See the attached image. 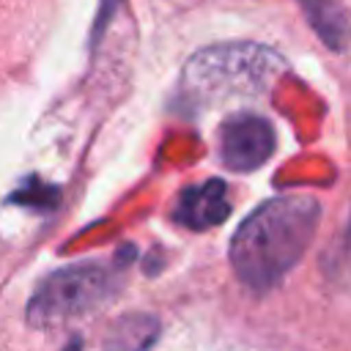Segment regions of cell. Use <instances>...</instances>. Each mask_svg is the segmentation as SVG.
I'll return each mask as SVG.
<instances>
[{
	"instance_id": "6da1fadb",
	"label": "cell",
	"mask_w": 351,
	"mask_h": 351,
	"mask_svg": "<svg viewBox=\"0 0 351 351\" xmlns=\"http://www.w3.org/2000/svg\"><path fill=\"white\" fill-rule=\"evenodd\" d=\"M321 219V206L310 195H277L258 206L233 233V274L252 291L274 288L307 252Z\"/></svg>"
},
{
	"instance_id": "7a4b0ae2",
	"label": "cell",
	"mask_w": 351,
	"mask_h": 351,
	"mask_svg": "<svg viewBox=\"0 0 351 351\" xmlns=\"http://www.w3.org/2000/svg\"><path fill=\"white\" fill-rule=\"evenodd\" d=\"M282 69L271 49L255 44H222L197 52L184 71V85L203 99L255 96Z\"/></svg>"
},
{
	"instance_id": "3957f363",
	"label": "cell",
	"mask_w": 351,
	"mask_h": 351,
	"mask_svg": "<svg viewBox=\"0 0 351 351\" xmlns=\"http://www.w3.org/2000/svg\"><path fill=\"white\" fill-rule=\"evenodd\" d=\"M118 291L110 269L99 263H74L49 274L27 304V321L36 326H58L82 318L107 304Z\"/></svg>"
},
{
	"instance_id": "277c9868",
	"label": "cell",
	"mask_w": 351,
	"mask_h": 351,
	"mask_svg": "<svg viewBox=\"0 0 351 351\" xmlns=\"http://www.w3.org/2000/svg\"><path fill=\"white\" fill-rule=\"evenodd\" d=\"M274 129L266 118L241 112L222 123L219 129V156L228 170L250 173L258 170L274 154Z\"/></svg>"
},
{
	"instance_id": "5b68a950",
	"label": "cell",
	"mask_w": 351,
	"mask_h": 351,
	"mask_svg": "<svg viewBox=\"0 0 351 351\" xmlns=\"http://www.w3.org/2000/svg\"><path fill=\"white\" fill-rule=\"evenodd\" d=\"M228 214H230V203L225 197V184L219 178L184 189L176 206V222L192 230H208L222 219H228Z\"/></svg>"
},
{
	"instance_id": "8992f818",
	"label": "cell",
	"mask_w": 351,
	"mask_h": 351,
	"mask_svg": "<svg viewBox=\"0 0 351 351\" xmlns=\"http://www.w3.org/2000/svg\"><path fill=\"white\" fill-rule=\"evenodd\" d=\"M154 340H156V318L134 313L115 321L107 337V351H145Z\"/></svg>"
},
{
	"instance_id": "52a82bcc",
	"label": "cell",
	"mask_w": 351,
	"mask_h": 351,
	"mask_svg": "<svg viewBox=\"0 0 351 351\" xmlns=\"http://www.w3.org/2000/svg\"><path fill=\"white\" fill-rule=\"evenodd\" d=\"M304 5V14L313 25V30L321 36V41L332 49H343L348 38V25L340 8L332 0H299Z\"/></svg>"
},
{
	"instance_id": "ba28073f",
	"label": "cell",
	"mask_w": 351,
	"mask_h": 351,
	"mask_svg": "<svg viewBox=\"0 0 351 351\" xmlns=\"http://www.w3.org/2000/svg\"><path fill=\"white\" fill-rule=\"evenodd\" d=\"M337 266H340V271L351 280V211H348L346 228H343V233H340V244H337Z\"/></svg>"
},
{
	"instance_id": "9c48e42d",
	"label": "cell",
	"mask_w": 351,
	"mask_h": 351,
	"mask_svg": "<svg viewBox=\"0 0 351 351\" xmlns=\"http://www.w3.org/2000/svg\"><path fill=\"white\" fill-rule=\"evenodd\" d=\"M112 5H115V0H101V14H99V22H104L107 16H112Z\"/></svg>"
}]
</instances>
